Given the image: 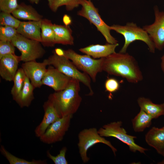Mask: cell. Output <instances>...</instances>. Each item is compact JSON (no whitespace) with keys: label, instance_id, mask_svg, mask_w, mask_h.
Listing matches in <instances>:
<instances>
[{"label":"cell","instance_id":"cell-1","mask_svg":"<svg viewBox=\"0 0 164 164\" xmlns=\"http://www.w3.org/2000/svg\"><path fill=\"white\" fill-rule=\"evenodd\" d=\"M102 70L109 75L125 78L131 83H137L143 79L136 60L126 52H115L104 58Z\"/></svg>","mask_w":164,"mask_h":164},{"label":"cell","instance_id":"cell-2","mask_svg":"<svg viewBox=\"0 0 164 164\" xmlns=\"http://www.w3.org/2000/svg\"><path fill=\"white\" fill-rule=\"evenodd\" d=\"M80 82L72 78L65 89L49 95L48 100L52 104L60 118L73 115L79 109L82 101L79 94Z\"/></svg>","mask_w":164,"mask_h":164},{"label":"cell","instance_id":"cell-3","mask_svg":"<svg viewBox=\"0 0 164 164\" xmlns=\"http://www.w3.org/2000/svg\"><path fill=\"white\" fill-rule=\"evenodd\" d=\"M113 30L122 35L125 39L124 44L119 51L126 53L129 45L135 41L144 42L147 46L150 52L154 53L155 48L154 44L149 35L142 28H141L133 22H128L125 25L114 24L110 26Z\"/></svg>","mask_w":164,"mask_h":164},{"label":"cell","instance_id":"cell-4","mask_svg":"<svg viewBox=\"0 0 164 164\" xmlns=\"http://www.w3.org/2000/svg\"><path fill=\"white\" fill-rule=\"evenodd\" d=\"M44 60L47 65L52 66L66 76L83 83L89 89V94H93L90 76L80 71L69 59L64 56L59 55L54 52L53 55Z\"/></svg>","mask_w":164,"mask_h":164},{"label":"cell","instance_id":"cell-5","mask_svg":"<svg viewBox=\"0 0 164 164\" xmlns=\"http://www.w3.org/2000/svg\"><path fill=\"white\" fill-rule=\"evenodd\" d=\"M78 1L79 5L82 6V8L77 12V15L85 18L94 25L108 43H118V41L111 34L110 26L102 20L98 9L95 7L91 0H78Z\"/></svg>","mask_w":164,"mask_h":164},{"label":"cell","instance_id":"cell-6","mask_svg":"<svg viewBox=\"0 0 164 164\" xmlns=\"http://www.w3.org/2000/svg\"><path fill=\"white\" fill-rule=\"evenodd\" d=\"M62 56L71 60L79 70L88 75L94 82L96 81L98 73L103 71L104 58L96 59L87 54H79L71 49L63 50Z\"/></svg>","mask_w":164,"mask_h":164},{"label":"cell","instance_id":"cell-7","mask_svg":"<svg viewBox=\"0 0 164 164\" xmlns=\"http://www.w3.org/2000/svg\"><path fill=\"white\" fill-rule=\"evenodd\" d=\"M122 125V122L121 121L111 122L104 125L98 130V132L102 137H113L118 139L127 145L130 150L133 152L137 151L145 154L148 149L137 144L134 140L136 138V136L128 134Z\"/></svg>","mask_w":164,"mask_h":164},{"label":"cell","instance_id":"cell-8","mask_svg":"<svg viewBox=\"0 0 164 164\" xmlns=\"http://www.w3.org/2000/svg\"><path fill=\"white\" fill-rule=\"evenodd\" d=\"M77 144L79 153L81 159L84 163L90 160L87 153L88 149L95 144L102 143L109 146L115 155L117 149L111 142L101 136L98 130L95 128L84 129L80 132L78 135Z\"/></svg>","mask_w":164,"mask_h":164},{"label":"cell","instance_id":"cell-9","mask_svg":"<svg viewBox=\"0 0 164 164\" xmlns=\"http://www.w3.org/2000/svg\"><path fill=\"white\" fill-rule=\"evenodd\" d=\"M11 42L21 52V61L36 60L42 57L46 53L41 42L27 38L17 33Z\"/></svg>","mask_w":164,"mask_h":164},{"label":"cell","instance_id":"cell-10","mask_svg":"<svg viewBox=\"0 0 164 164\" xmlns=\"http://www.w3.org/2000/svg\"><path fill=\"white\" fill-rule=\"evenodd\" d=\"M73 116L69 115L60 118L51 124L39 138L42 142L51 144L61 141L70 127Z\"/></svg>","mask_w":164,"mask_h":164},{"label":"cell","instance_id":"cell-11","mask_svg":"<svg viewBox=\"0 0 164 164\" xmlns=\"http://www.w3.org/2000/svg\"><path fill=\"white\" fill-rule=\"evenodd\" d=\"M154 22L142 28L149 35L155 49L161 50L164 48V11H160L156 5L154 6Z\"/></svg>","mask_w":164,"mask_h":164},{"label":"cell","instance_id":"cell-12","mask_svg":"<svg viewBox=\"0 0 164 164\" xmlns=\"http://www.w3.org/2000/svg\"><path fill=\"white\" fill-rule=\"evenodd\" d=\"M72 78L49 65L42 80L43 85L52 88L55 91H62L68 86Z\"/></svg>","mask_w":164,"mask_h":164},{"label":"cell","instance_id":"cell-13","mask_svg":"<svg viewBox=\"0 0 164 164\" xmlns=\"http://www.w3.org/2000/svg\"><path fill=\"white\" fill-rule=\"evenodd\" d=\"M47 65L44 60L42 63L33 60L24 62L21 67L32 84L35 88H40L43 85L42 80L47 71Z\"/></svg>","mask_w":164,"mask_h":164},{"label":"cell","instance_id":"cell-14","mask_svg":"<svg viewBox=\"0 0 164 164\" xmlns=\"http://www.w3.org/2000/svg\"><path fill=\"white\" fill-rule=\"evenodd\" d=\"M20 56L14 54L6 55L0 59V75L7 81H13L18 70Z\"/></svg>","mask_w":164,"mask_h":164},{"label":"cell","instance_id":"cell-15","mask_svg":"<svg viewBox=\"0 0 164 164\" xmlns=\"http://www.w3.org/2000/svg\"><path fill=\"white\" fill-rule=\"evenodd\" d=\"M43 107L44 112L43 117L35 130V135L38 137L45 133L51 124L60 118L53 105L48 100L44 103Z\"/></svg>","mask_w":164,"mask_h":164},{"label":"cell","instance_id":"cell-16","mask_svg":"<svg viewBox=\"0 0 164 164\" xmlns=\"http://www.w3.org/2000/svg\"><path fill=\"white\" fill-rule=\"evenodd\" d=\"M118 45V43L114 44L108 43L105 45L92 44L81 48L79 50L94 59H100L105 57L116 52L115 49Z\"/></svg>","mask_w":164,"mask_h":164},{"label":"cell","instance_id":"cell-17","mask_svg":"<svg viewBox=\"0 0 164 164\" xmlns=\"http://www.w3.org/2000/svg\"><path fill=\"white\" fill-rule=\"evenodd\" d=\"M41 20L21 22L16 29L17 33L29 39L41 42Z\"/></svg>","mask_w":164,"mask_h":164},{"label":"cell","instance_id":"cell-18","mask_svg":"<svg viewBox=\"0 0 164 164\" xmlns=\"http://www.w3.org/2000/svg\"><path fill=\"white\" fill-rule=\"evenodd\" d=\"M145 139L149 145L162 154L164 150V128L152 127L145 135Z\"/></svg>","mask_w":164,"mask_h":164},{"label":"cell","instance_id":"cell-19","mask_svg":"<svg viewBox=\"0 0 164 164\" xmlns=\"http://www.w3.org/2000/svg\"><path fill=\"white\" fill-rule=\"evenodd\" d=\"M137 101L140 109L151 116L153 119L164 115V103L156 104L150 99L144 97H139Z\"/></svg>","mask_w":164,"mask_h":164},{"label":"cell","instance_id":"cell-20","mask_svg":"<svg viewBox=\"0 0 164 164\" xmlns=\"http://www.w3.org/2000/svg\"><path fill=\"white\" fill-rule=\"evenodd\" d=\"M13 15L17 19L29 21H39L43 19L32 6L24 3L19 4L18 7L12 12Z\"/></svg>","mask_w":164,"mask_h":164},{"label":"cell","instance_id":"cell-21","mask_svg":"<svg viewBox=\"0 0 164 164\" xmlns=\"http://www.w3.org/2000/svg\"><path fill=\"white\" fill-rule=\"evenodd\" d=\"M53 28L56 44L64 45H73L74 39L72 36V31L70 26L53 24Z\"/></svg>","mask_w":164,"mask_h":164},{"label":"cell","instance_id":"cell-22","mask_svg":"<svg viewBox=\"0 0 164 164\" xmlns=\"http://www.w3.org/2000/svg\"><path fill=\"white\" fill-rule=\"evenodd\" d=\"M36 88L26 76L23 87L14 100L21 108L29 107L34 99L33 91Z\"/></svg>","mask_w":164,"mask_h":164},{"label":"cell","instance_id":"cell-23","mask_svg":"<svg viewBox=\"0 0 164 164\" xmlns=\"http://www.w3.org/2000/svg\"><path fill=\"white\" fill-rule=\"evenodd\" d=\"M53 25L51 21L47 19L41 20V43L44 46L53 47L56 44Z\"/></svg>","mask_w":164,"mask_h":164},{"label":"cell","instance_id":"cell-24","mask_svg":"<svg viewBox=\"0 0 164 164\" xmlns=\"http://www.w3.org/2000/svg\"><path fill=\"white\" fill-rule=\"evenodd\" d=\"M152 119L151 116L140 109L139 112L132 120L134 131L135 132H143L145 128L151 126Z\"/></svg>","mask_w":164,"mask_h":164},{"label":"cell","instance_id":"cell-25","mask_svg":"<svg viewBox=\"0 0 164 164\" xmlns=\"http://www.w3.org/2000/svg\"><path fill=\"white\" fill-rule=\"evenodd\" d=\"M26 76L22 67L18 69L13 79L14 84L11 91L13 100L15 99L21 91Z\"/></svg>","mask_w":164,"mask_h":164},{"label":"cell","instance_id":"cell-26","mask_svg":"<svg viewBox=\"0 0 164 164\" xmlns=\"http://www.w3.org/2000/svg\"><path fill=\"white\" fill-rule=\"evenodd\" d=\"M0 151L1 153L8 160L10 164H46V160H35L28 161L13 155L5 148L2 145H1Z\"/></svg>","mask_w":164,"mask_h":164},{"label":"cell","instance_id":"cell-27","mask_svg":"<svg viewBox=\"0 0 164 164\" xmlns=\"http://www.w3.org/2000/svg\"><path fill=\"white\" fill-rule=\"evenodd\" d=\"M51 10L56 12L60 7L64 5L68 11H70L79 5L78 0H47Z\"/></svg>","mask_w":164,"mask_h":164},{"label":"cell","instance_id":"cell-28","mask_svg":"<svg viewBox=\"0 0 164 164\" xmlns=\"http://www.w3.org/2000/svg\"><path fill=\"white\" fill-rule=\"evenodd\" d=\"M21 22L10 13L2 12L0 14V26H9L17 29Z\"/></svg>","mask_w":164,"mask_h":164},{"label":"cell","instance_id":"cell-29","mask_svg":"<svg viewBox=\"0 0 164 164\" xmlns=\"http://www.w3.org/2000/svg\"><path fill=\"white\" fill-rule=\"evenodd\" d=\"M17 33L16 29L14 27L0 26V40L11 42Z\"/></svg>","mask_w":164,"mask_h":164},{"label":"cell","instance_id":"cell-30","mask_svg":"<svg viewBox=\"0 0 164 164\" xmlns=\"http://www.w3.org/2000/svg\"><path fill=\"white\" fill-rule=\"evenodd\" d=\"M67 150V147H63L60 150L59 153L56 156L52 155L49 151H47V156L55 164H67L68 162L65 157Z\"/></svg>","mask_w":164,"mask_h":164},{"label":"cell","instance_id":"cell-31","mask_svg":"<svg viewBox=\"0 0 164 164\" xmlns=\"http://www.w3.org/2000/svg\"><path fill=\"white\" fill-rule=\"evenodd\" d=\"M15 47L11 41L0 40V59L6 55L15 53Z\"/></svg>","mask_w":164,"mask_h":164},{"label":"cell","instance_id":"cell-32","mask_svg":"<svg viewBox=\"0 0 164 164\" xmlns=\"http://www.w3.org/2000/svg\"><path fill=\"white\" fill-rule=\"evenodd\" d=\"M17 0H0V9L2 12L12 13L18 6Z\"/></svg>","mask_w":164,"mask_h":164},{"label":"cell","instance_id":"cell-33","mask_svg":"<svg viewBox=\"0 0 164 164\" xmlns=\"http://www.w3.org/2000/svg\"><path fill=\"white\" fill-rule=\"evenodd\" d=\"M104 87L107 91L112 93L118 91L120 88V85L119 82L117 79L110 78L106 80Z\"/></svg>","mask_w":164,"mask_h":164},{"label":"cell","instance_id":"cell-34","mask_svg":"<svg viewBox=\"0 0 164 164\" xmlns=\"http://www.w3.org/2000/svg\"><path fill=\"white\" fill-rule=\"evenodd\" d=\"M63 20L65 25L66 26H68L71 22L69 17L67 15H64Z\"/></svg>","mask_w":164,"mask_h":164},{"label":"cell","instance_id":"cell-35","mask_svg":"<svg viewBox=\"0 0 164 164\" xmlns=\"http://www.w3.org/2000/svg\"><path fill=\"white\" fill-rule=\"evenodd\" d=\"M161 66L162 70L164 74V54L161 57Z\"/></svg>","mask_w":164,"mask_h":164},{"label":"cell","instance_id":"cell-36","mask_svg":"<svg viewBox=\"0 0 164 164\" xmlns=\"http://www.w3.org/2000/svg\"><path fill=\"white\" fill-rule=\"evenodd\" d=\"M32 3H34L36 4H38L40 0H29Z\"/></svg>","mask_w":164,"mask_h":164},{"label":"cell","instance_id":"cell-37","mask_svg":"<svg viewBox=\"0 0 164 164\" xmlns=\"http://www.w3.org/2000/svg\"><path fill=\"white\" fill-rule=\"evenodd\" d=\"M161 155L164 157V150L162 152ZM160 164H164V159L160 162Z\"/></svg>","mask_w":164,"mask_h":164},{"label":"cell","instance_id":"cell-38","mask_svg":"<svg viewBox=\"0 0 164 164\" xmlns=\"http://www.w3.org/2000/svg\"><path fill=\"white\" fill-rule=\"evenodd\" d=\"M162 128H164V126L163 127H162Z\"/></svg>","mask_w":164,"mask_h":164}]
</instances>
